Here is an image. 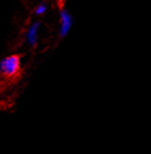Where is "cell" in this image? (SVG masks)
Returning <instances> with one entry per match:
<instances>
[{"instance_id": "1", "label": "cell", "mask_w": 151, "mask_h": 154, "mask_svg": "<svg viewBox=\"0 0 151 154\" xmlns=\"http://www.w3.org/2000/svg\"><path fill=\"white\" fill-rule=\"evenodd\" d=\"M20 57L19 55H11L1 62V83L14 84L20 79Z\"/></svg>"}, {"instance_id": "2", "label": "cell", "mask_w": 151, "mask_h": 154, "mask_svg": "<svg viewBox=\"0 0 151 154\" xmlns=\"http://www.w3.org/2000/svg\"><path fill=\"white\" fill-rule=\"evenodd\" d=\"M70 28V17L67 13H62V30H61V35L67 32V30Z\"/></svg>"}, {"instance_id": "3", "label": "cell", "mask_w": 151, "mask_h": 154, "mask_svg": "<svg viewBox=\"0 0 151 154\" xmlns=\"http://www.w3.org/2000/svg\"><path fill=\"white\" fill-rule=\"evenodd\" d=\"M65 1H66V0H58V5H59L60 9H62V8L64 7V5H65Z\"/></svg>"}, {"instance_id": "4", "label": "cell", "mask_w": 151, "mask_h": 154, "mask_svg": "<svg viewBox=\"0 0 151 154\" xmlns=\"http://www.w3.org/2000/svg\"><path fill=\"white\" fill-rule=\"evenodd\" d=\"M45 9H46V8H45V5H41V7H39V9L37 10V11H36V13H37V14H41V13H43V12L45 11Z\"/></svg>"}]
</instances>
